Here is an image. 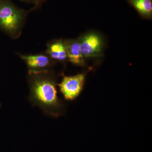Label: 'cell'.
Returning <instances> with one entry per match:
<instances>
[{
    "instance_id": "cell-1",
    "label": "cell",
    "mask_w": 152,
    "mask_h": 152,
    "mask_svg": "<svg viewBox=\"0 0 152 152\" xmlns=\"http://www.w3.org/2000/svg\"><path fill=\"white\" fill-rule=\"evenodd\" d=\"M28 83L31 102L49 115H59L61 105L51 71L28 72Z\"/></svg>"
},
{
    "instance_id": "cell-2",
    "label": "cell",
    "mask_w": 152,
    "mask_h": 152,
    "mask_svg": "<svg viewBox=\"0 0 152 152\" xmlns=\"http://www.w3.org/2000/svg\"><path fill=\"white\" fill-rule=\"evenodd\" d=\"M20 8L11 0H0V28L14 39L20 36L28 14L32 10Z\"/></svg>"
},
{
    "instance_id": "cell-3",
    "label": "cell",
    "mask_w": 152,
    "mask_h": 152,
    "mask_svg": "<svg viewBox=\"0 0 152 152\" xmlns=\"http://www.w3.org/2000/svg\"><path fill=\"white\" fill-rule=\"evenodd\" d=\"M85 80L83 74L64 77L58 85L60 91L66 99L72 100L75 99L81 92Z\"/></svg>"
},
{
    "instance_id": "cell-4",
    "label": "cell",
    "mask_w": 152,
    "mask_h": 152,
    "mask_svg": "<svg viewBox=\"0 0 152 152\" xmlns=\"http://www.w3.org/2000/svg\"><path fill=\"white\" fill-rule=\"evenodd\" d=\"M79 42L82 54L84 58L99 56L102 53V39L97 34L88 33L81 37Z\"/></svg>"
},
{
    "instance_id": "cell-5",
    "label": "cell",
    "mask_w": 152,
    "mask_h": 152,
    "mask_svg": "<svg viewBox=\"0 0 152 152\" xmlns=\"http://www.w3.org/2000/svg\"><path fill=\"white\" fill-rule=\"evenodd\" d=\"M28 68V72H38L50 70L54 61L46 54H19Z\"/></svg>"
},
{
    "instance_id": "cell-6",
    "label": "cell",
    "mask_w": 152,
    "mask_h": 152,
    "mask_svg": "<svg viewBox=\"0 0 152 152\" xmlns=\"http://www.w3.org/2000/svg\"><path fill=\"white\" fill-rule=\"evenodd\" d=\"M67 58L71 63L78 66L85 64L84 58L82 55L79 40H64Z\"/></svg>"
},
{
    "instance_id": "cell-7",
    "label": "cell",
    "mask_w": 152,
    "mask_h": 152,
    "mask_svg": "<svg viewBox=\"0 0 152 152\" xmlns=\"http://www.w3.org/2000/svg\"><path fill=\"white\" fill-rule=\"evenodd\" d=\"M46 53L53 61L64 62L68 59L64 41L62 40H55L49 43Z\"/></svg>"
},
{
    "instance_id": "cell-8",
    "label": "cell",
    "mask_w": 152,
    "mask_h": 152,
    "mask_svg": "<svg viewBox=\"0 0 152 152\" xmlns=\"http://www.w3.org/2000/svg\"><path fill=\"white\" fill-rule=\"evenodd\" d=\"M139 15L144 18L151 20L152 0H127Z\"/></svg>"
},
{
    "instance_id": "cell-9",
    "label": "cell",
    "mask_w": 152,
    "mask_h": 152,
    "mask_svg": "<svg viewBox=\"0 0 152 152\" xmlns=\"http://www.w3.org/2000/svg\"><path fill=\"white\" fill-rule=\"evenodd\" d=\"M24 2L30 3L34 5V7L33 8V10L37 9L42 4V0H20Z\"/></svg>"
},
{
    "instance_id": "cell-10",
    "label": "cell",
    "mask_w": 152,
    "mask_h": 152,
    "mask_svg": "<svg viewBox=\"0 0 152 152\" xmlns=\"http://www.w3.org/2000/svg\"><path fill=\"white\" fill-rule=\"evenodd\" d=\"M45 1H46V0H42V2L43 3H44V2H45Z\"/></svg>"
},
{
    "instance_id": "cell-11",
    "label": "cell",
    "mask_w": 152,
    "mask_h": 152,
    "mask_svg": "<svg viewBox=\"0 0 152 152\" xmlns=\"http://www.w3.org/2000/svg\"><path fill=\"white\" fill-rule=\"evenodd\" d=\"M0 107H1V104H0Z\"/></svg>"
}]
</instances>
